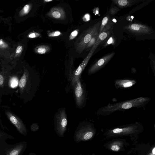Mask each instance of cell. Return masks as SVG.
I'll use <instances>...</instances> for the list:
<instances>
[{"mask_svg": "<svg viewBox=\"0 0 155 155\" xmlns=\"http://www.w3.org/2000/svg\"><path fill=\"white\" fill-rule=\"evenodd\" d=\"M40 35L41 34L39 33H33L29 34L28 35V37L30 38H34L39 37Z\"/></svg>", "mask_w": 155, "mask_h": 155, "instance_id": "26", "label": "cell"}, {"mask_svg": "<svg viewBox=\"0 0 155 155\" xmlns=\"http://www.w3.org/2000/svg\"><path fill=\"white\" fill-rule=\"evenodd\" d=\"M53 1V0H45V1H44V2H51Z\"/></svg>", "mask_w": 155, "mask_h": 155, "instance_id": "33", "label": "cell"}, {"mask_svg": "<svg viewBox=\"0 0 155 155\" xmlns=\"http://www.w3.org/2000/svg\"><path fill=\"white\" fill-rule=\"evenodd\" d=\"M19 84L18 79L16 77H12L10 81V85L12 88H14Z\"/></svg>", "mask_w": 155, "mask_h": 155, "instance_id": "22", "label": "cell"}, {"mask_svg": "<svg viewBox=\"0 0 155 155\" xmlns=\"http://www.w3.org/2000/svg\"><path fill=\"white\" fill-rule=\"evenodd\" d=\"M99 32L97 33L95 35L93 38L90 41L87 45L86 47L87 49H88L93 45L96 42L98 36L99 35Z\"/></svg>", "mask_w": 155, "mask_h": 155, "instance_id": "21", "label": "cell"}, {"mask_svg": "<svg viewBox=\"0 0 155 155\" xmlns=\"http://www.w3.org/2000/svg\"><path fill=\"white\" fill-rule=\"evenodd\" d=\"M136 126L132 125L123 128H116L113 129L112 131L114 133L119 134L125 131H129L134 129Z\"/></svg>", "mask_w": 155, "mask_h": 155, "instance_id": "17", "label": "cell"}, {"mask_svg": "<svg viewBox=\"0 0 155 155\" xmlns=\"http://www.w3.org/2000/svg\"><path fill=\"white\" fill-rule=\"evenodd\" d=\"M101 22V21H99L90 26L81 35L75 44V48L77 51L81 53L85 49L87 45L90 41L93 36L99 32Z\"/></svg>", "mask_w": 155, "mask_h": 155, "instance_id": "2", "label": "cell"}, {"mask_svg": "<svg viewBox=\"0 0 155 155\" xmlns=\"http://www.w3.org/2000/svg\"><path fill=\"white\" fill-rule=\"evenodd\" d=\"M115 54V52H112L99 59L89 68L88 72V75L94 74L102 69L110 61Z\"/></svg>", "mask_w": 155, "mask_h": 155, "instance_id": "5", "label": "cell"}, {"mask_svg": "<svg viewBox=\"0 0 155 155\" xmlns=\"http://www.w3.org/2000/svg\"><path fill=\"white\" fill-rule=\"evenodd\" d=\"M22 47L21 45L18 46L16 50V53L17 54H20L22 51Z\"/></svg>", "mask_w": 155, "mask_h": 155, "instance_id": "28", "label": "cell"}, {"mask_svg": "<svg viewBox=\"0 0 155 155\" xmlns=\"http://www.w3.org/2000/svg\"><path fill=\"white\" fill-rule=\"evenodd\" d=\"M62 34V33L60 31H56L49 33L48 35V36L49 37H57V36L61 35Z\"/></svg>", "mask_w": 155, "mask_h": 155, "instance_id": "25", "label": "cell"}, {"mask_svg": "<svg viewBox=\"0 0 155 155\" xmlns=\"http://www.w3.org/2000/svg\"><path fill=\"white\" fill-rule=\"evenodd\" d=\"M74 87L76 104L78 107H81L85 102V94L80 79L77 81Z\"/></svg>", "mask_w": 155, "mask_h": 155, "instance_id": "7", "label": "cell"}, {"mask_svg": "<svg viewBox=\"0 0 155 155\" xmlns=\"http://www.w3.org/2000/svg\"><path fill=\"white\" fill-rule=\"evenodd\" d=\"M155 148L154 147V148L152 150V154L153 155H155Z\"/></svg>", "mask_w": 155, "mask_h": 155, "instance_id": "32", "label": "cell"}, {"mask_svg": "<svg viewBox=\"0 0 155 155\" xmlns=\"http://www.w3.org/2000/svg\"><path fill=\"white\" fill-rule=\"evenodd\" d=\"M47 15L54 19L59 20H64L66 18V13L64 10L60 7L52 8L47 13Z\"/></svg>", "mask_w": 155, "mask_h": 155, "instance_id": "10", "label": "cell"}, {"mask_svg": "<svg viewBox=\"0 0 155 155\" xmlns=\"http://www.w3.org/2000/svg\"><path fill=\"white\" fill-rule=\"evenodd\" d=\"M6 114L9 119L20 133L24 135L26 134L27 131L26 127L20 118L10 112H7Z\"/></svg>", "mask_w": 155, "mask_h": 155, "instance_id": "9", "label": "cell"}, {"mask_svg": "<svg viewBox=\"0 0 155 155\" xmlns=\"http://www.w3.org/2000/svg\"><path fill=\"white\" fill-rule=\"evenodd\" d=\"M110 30L103 32L99 34L96 42L93 45L92 49H96L99 45L104 43L110 35Z\"/></svg>", "mask_w": 155, "mask_h": 155, "instance_id": "14", "label": "cell"}, {"mask_svg": "<svg viewBox=\"0 0 155 155\" xmlns=\"http://www.w3.org/2000/svg\"><path fill=\"white\" fill-rule=\"evenodd\" d=\"M120 148L119 146L117 145H113L111 147V149L114 151H118L120 150Z\"/></svg>", "mask_w": 155, "mask_h": 155, "instance_id": "27", "label": "cell"}, {"mask_svg": "<svg viewBox=\"0 0 155 155\" xmlns=\"http://www.w3.org/2000/svg\"><path fill=\"white\" fill-rule=\"evenodd\" d=\"M30 155H36L34 154H30Z\"/></svg>", "mask_w": 155, "mask_h": 155, "instance_id": "34", "label": "cell"}, {"mask_svg": "<svg viewBox=\"0 0 155 155\" xmlns=\"http://www.w3.org/2000/svg\"><path fill=\"white\" fill-rule=\"evenodd\" d=\"M91 126L90 125L83 126L78 130L75 135L77 142L88 140L92 138L93 133Z\"/></svg>", "mask_w": 155, "mask_h": 155, "instance_id": "6", "label": "cell"}, {"mask_svg": "<svg viewBox=\"0 0 155 155\" xmlns=\"http://www.w3.org/2000/svg\"><path fill=\"white\" fill-rule=\"evenodd\" d=\"M123 28L137 35H150L154 32L148 26L140 24H130L124 26Z\"/></svg>", "mask_w": 155, "mask_h": 155, "instance_id": "4", "label": "cell"}, {"mask_svg": "<svg viewBox=\"0 0 155 155\" xmlns=\"http://www.w3.org/2000/svg\"><path fill=\"white\" fill-rule=\"evenodd\" d=\"M68 121L65 110L61 109L58 111L55 117V129L59 136L63 137L66 130Z\"/></svg>", "mask_w": 155, "mask_h": 155, "instance_id": "3", "label": "cell"}, {"mask_svg": "<svg viewBox=\"0 0 155 155\" xmlns=\"http://www.w3.org/2000/svg\"><path fill=\"white\" fill-rule=\"evenodd\" d=\"M4 78L3 76L0 74V85H2L4 83Z\"/></svg>", "mask_w": 155, "mask_h": 155, "instance_id": "30", "label": "cell"}, {"mask_svg": "<svg viewBox=\"0 0 155 155\" xmlns=\"http://www.w3.org/2000/svg\"><path fill=\"white\" fill-rule=\"evenodd\" d=\"M136 83V80L131 79H118L115 81V85L117 89H125L133 86Z\"/></svg>", "mask_w": 155, "mask_h": 155, "instance_id": "11", "label": "cell"}, {"mask_svg": "<svg viewBox=\"0 0 155 155\" xmlns=\"http://www.w3.org/2000/svg\"><path fill=\"white\" fill-rule=\"evenodd\" d=\"M51 48L48 45H41L36 47L35 49V52L39 54H43L48 52Z\"/></svg>", "mask_w": 155, "mask_h": 155, "instance_id": "16", "label": "cell"}, {"mask_svg": "<svg viewBox=\"0 0 155 155\" xmlns=\"http://www.w3.org/2000/svg\"><path fill=\"white\" fill-rule=\"evenodd\" d=\"M31 8V5L30 4H27L22 9L20 12V15L21 16H24L26 15L29 13Z\"/></svg>", "mask_w": 155, "mask_h": 155, "instance_id": "19", "label": "cell"}, {"mask_svg": "<svg viewBox=\"0 0 155 155\" xmlns=\"http://www.w3.org/2000/svg\"><path fill=\"white\" fill-rule=\"evenodd\" d=\"M120 11L119 8L116 7H111L109 11V13L112 15H115Z\"/></svg>", "mask_w": 155, "mask_h": 155, "instance_id": "23", "label": "cell"}, {"mask_svg": "<svg viewBox=\"0 0 155 155\" xmlns=\"http://www.w3.org/2000/svg\"><path fill=\"white\" fill-rule=\"evenodd\" d=\"M115 42V39L114 36H109V37L103 43V46L106 47L109 45L114 44Z\"/></svg>", "mask_w": 155, "mask_h": 155, "instance_id": "20", "label": "cell"}, {"mask_svg": "<svg viewBox=\"0 0 155 155\" xmlns=\"http://www.w3.org/2000/svg\"><path fill=\"white\" fill-rule=\"evenodd\" d=\"M148 97H140L119 102L109 104L100 108L97 112L98 115L107 116L117 111L127 110L132 108H140L147 104L151 100Z\"/></svg>", "mask_w": 155, "mask_h": 155, "instance_id": "1", "label": "cell"}, {"mask_svg": "<svg viewBox=\"0 0 155 155\" xmlns=\"http://www.w3.org/2000/svg\"><path fill=\"white\" fill-rule=\"evenodd\" d=\"M29 74L28 71L27 70H25L18 84L21 89L23 90L25 88L29 79Z\"/></svg>", "mask_w": 155, "mask_h": 155, "instance_id": "15", "label": "cell"}, {"mask_svg": "<svg viewBox=\"0 0 155 155\" xmlns=\"http://www.w3.org/2000/svg\"><path fill=\"white\" fill-rule=\"evenodd\" d=\"M79 30H76L73 31L71 33L69 38V40H72L75 38L79 33Z\"/></svg>", "mask_w": 155, "mask_h": 155, "instance_id": "24", "label": "cell"}, {"mask_svg": "<svg viewBox=\"0 0 155 155\" xmlns=\"http://www.w3.org/2000/svg\"><path fill=\"white\" fill-rule=\"evenodd\" d=\"M143 0H113L112 1L121 8L130 7L143 1Z\"/></svg>", "mask_w": 155, "mask_h": 155, "instance_id": "12", "label": "cell"}, {"mask_svg": "<svg viewBox=\"0 0 155 155\" xmlns=\"http://www.w3.org/2000/svg\"><path fill=\"white\" fill-rule=\"evenodd\" d=\"M96 49H91V51L87 56L82 62L74 72L73 76L72 84L73 86H74L77 81L80 78L81 74L83 72L87 65L88 64L90 59L93 55Z\"/></svg>", "mask_w": 155, "mask_h": 155, "instance_id": "8", "label": "cell"}, {"mask_svg": "<svg viewBox=\"0 0 155 155\" xmlns=\"http://www.w3.org/2000/svg\"><path fill=\"white\" fill-rule=\"evenodd\" d=\"M24 146V145L22 144L12 149L8 155H19L23 148Z\"/></svg>", "mask_w": 155, "mask_h": 155, "instance_id": "18", "label": "cell"}, {"mask_svg": "<svg viewBox=\"0 0 155 155\" xmlns=\"http://www.w3.org/2000/svg\"><path fill=\"white\" fill-rule=\"evenodd\" d=\"M6 47L5 43L2 40H0V47L5 48Z\"/></svg>", "mask_w": 155, "mask_h": 155, "instance_id": "31", "label": "cell"}, {"mask_svg": "<svg viewBox=\"0 0 155 155\" xmlns=\"http://www.w3.org/2000/svg\"><path fill=\"white\" fill-rule=\"evenodd\" d=\"M114 24V23L112 22L110 16L108 15L104 17L101 21L99 27V34L102 32L110 30L113 27Z\"/></svg>", "mask_w": 155, "mask_h": 155, "instance_id": "13", "label": "cell"}, {"mask_svg": "<svg viewBox=\"0 0 155 155\" xmlns=\"http://www.w3.org/2000/svg\"><path fill=\"white\" fill-rule=\"evenodd\" d=\"M83 20L84 21H88L89 19V15L88 14H86L83 18Z\"/></svg>", "mask_w": 155, "mask_h": 155, "instance_id": "29", "label": "cell"}]
</instances>
